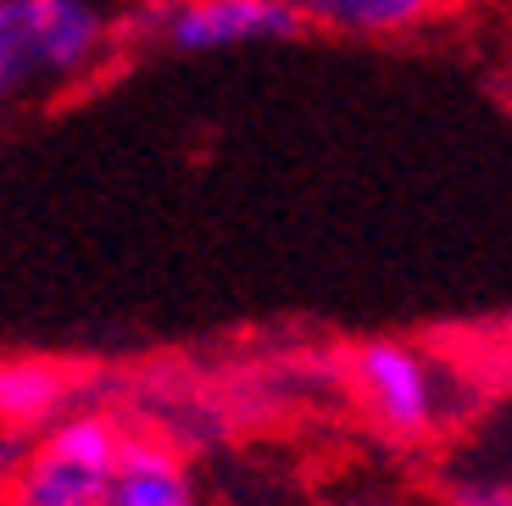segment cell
Returning <instances> with one entry per match:
<instances>
[{
	"instance_id": "1",
	"label": "cell",
	"mask_w": 512,
	"mask_h": 506,
	"mask_svg": "<svg viewBox=\"0 0 512 506\" xmlns=\"http://www.w3.org/2000/svg\"><path fill=\"white\" fill-rule=\"evenodd\" d=\"M112 45L95 0H0V106L84 78Z\"/></svg>"
},
{
	"instance_id": "2",
	"label": "cell",
	"mask_w": 512,
	"mask_h": 506,
	"mask_svg": "<svg viewBox=\"0 0 512 506\" xmlns=\"http://www.w3.org/2000/svg\"><path fill=\"white\" fill-rule=\"evenodd\" d=\"M117 451H123V434L106 418H95V412L62 418L12 468L6 506H101Z\"/></svg>"
},
{
	"instance_id": "3",
	"label": "cell",
	"mask_w": 512,
	"mask_h": 506,
	"mask_svg": "<svg viewBox=\"0 0 512 506\" xmlns=\"http://www.w3.org/2000/svg\"><path fill=\"white\" fill-rule=\"evenodd\" d=\"M357 390L368 412L390 434H429L446 418V384H440L435 356L412 351L401 340H368L357 351Z\"/></svg>"
},
{
	"instance_id": "4",
	"label": "cell",
	"mask_w": 512,
	"mask_h": 506,
	"mask_svg": "<svg viewBox=\"0 0 512 506\" xmlns=\"http://www.w3.org/2000/svg\"><path fill=\"white\" fill-rule=\"evenodd\" d=\"M295 34H307L295 0H173L162 12V39L184 56L284 45Z\"/></svg>"
},
{
	"instance_id": "5",
	"label": "cell",
	"mask_w": 512,
	"mask_h": 506,
	"mask_svg": "<svg viewBox=\"0 0 512 506\" xmlns=\"http://www.w3.org/2000/svg\"><path fill=\"white\" fill-rule=\"evenodd\" d=\"M101 506H195V490H190L184 462L167 451V445H156V440H123Z\"/></svg>"
},
{
	"instance_id": "6",
	"label": "cell",
	"mask_w": 512,
	"mask_h": 506,
	"mask_svg": "<svg viewBox=\"0 0 512 506\" xmlns=\"http://www.w3.org/2000/svg\"><path fill=\"white\" fill-rule=\"evenodd\" d=\"M451 0H295V12L307 28L351 39H396L440 17Z\"/></svg>"
},
{
	"instance_id": "7",
	"label": "cell",
	"mask_w": 512,
	"mask_h": 506,
	"mask_svg": "<svg viewBox=\"0 0 512 506\" xmlns=\"http://www.w3.org/2000/svg\"><path fill=\"white\" fill-rule=\"evenodd\" d=\"M67 395H73V379L56 362H23V356L0 362V423L6 429L51 423L67 406Z\"/></svg>"
},
{
	"instance_id": "8",
	"label": "cell",
	"mask_w": 512,
	"mask_h": 506,
	"mask_svg": "<svg viewBox=\"0 0 512 506\" xmlns=\"http://www.w3.org/2000/svg\"><path fill=\"white\" fill-rule=\"evenodd\" d=\"M451 506H512V484H457V495H451Z\"/></svg>"
},
{
	"instance_id": "9",
	"label": "cell",
	"mask_w": 512,
	"mask_h": 506,
	"mask_svg": "<svg viewBox=\"0 0 512 506\" xmlns=\"http://www.w3.org/2000/svg\"><path fill=\"white\" fill-rule=\"evenodd\" d=\"M357 506H362V501H357Z\"/></svg>"
}]
</instances>
